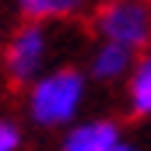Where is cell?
<instances>
[{"instance_id": "7", "label": "cell", "mask_w": 151, "mask_h": 151, "mask_svg": "<svg viewBox=\"0 0 151 151\" xmlns=\"http://www.w3.org/2000/svg\"><path fill=\"white\" fill-rule=\"evenodd\" d=\"M21 21H39V25H63L74 21L88 11V0H14Z\"/></svg>"}, {"instance_id": "8", "label": "cell", "mask_w": 151, "mask_h": 151, "mask_svg": "<svg viewBox=\"0 0 151 151\" xmlns=\"http://www.w3.org/2000/svg\"><path fill=\"white\" fill-rule=\"evenodd\" d=\"M0 151H25V127L7 113H0Z\"/></svg>"}, {"instance_id": "5", "label": "cell", "mask_w": 151, "mask_h": 151, "mask_svg": "<svg viewBox=\"0 0 151 151\" xmlns=\"http://www.w3.org/2000/svg\"><path fill=\"white\" fill-rule=\"evenodd\" d=\"M134 60H137L134 49H127L119 42H109V39H95V46L88 49L84 70L99 84H123L127 74H130V67H134Z\"/></svg>"}, {"instance_id": "1", "label": "cell", "mask_w": 151, "mask_h": 151, "mask_svg": "<svg viewBox=\"0 0 151 151\" xmlns=\"http://www.w3.org/2000/svg\"><path fill=\"white\" fill-rule=\"evenodd\" d=\"M88 91H91V77L84 67L53 63L25 88V119L39 130L60 134L84 116Z\"/></svg>"}, {"instance_id": "2", "label": "cell", "mask_w": 151, "mask_h": 151, "mask_svg": "<svg viewBox=\"0 0 151 151\" xmlns=\"http://www.w3.org/2000/svg\"><path fill=\"white\" fill-rule=\"evenodd\" d=\"M53 56H56L53 25L21 21L4 46V74H7V81L28 88L39 74H46L53 67Z\"/></svg>"}, {"instance_id": "9", "label": "cell", "mask_w": 151, "mask_h": 151, "mask_svg": "<svg viewBox=\"0 0 151 151\" xmlns=\"http://www.w3.org/2000/svg\"><path fill=\"white\" fill-rule=\"evenodd\" d=\"M116 151H148V148H141V144H134V141H123Z\"/></svg>"}, {"instance_id": "4", "label": "cell", "mask_w": 151, "mask_h": 151, "mask_svg": "<svg viewBox=\"0 0 151 151\" xmlns=\"http://www.w3.org/2000/svg\"><path fill=\"white\" fill-rule=\"evenodd\" d=\"M123 127L113 116H81L67 130H60L56 151H116L123 144Z\"/></svg>"}, {"instance_id": "3", "label": "cell", "mask_w": 151, "mask_h": 151, "mask_svg": "<svg viewBox=\"0 0 151 151\" xmlns=\"http://www.w3.org/2000/svg\"><path fill=\"white\" fill-rule=\"evenodd\" d=\"M95 39L119 42L134 53L151 46V0H102L91 18Z\"/></svg>"}, {"instance_id": "6", "label": "cell", "mask_w": 151, "mask_h": 151, "mask_svg": "<svg viewBox=\"0 0 151 151\" xmlns=\"http://www.w3.org/2000/svg\"><path fill=\"white\" fill-rule=\"evenodd\" d=\"M123 106L134 119H151V46L137 53L123 81Z\"/></svg>"}]
</instances>
